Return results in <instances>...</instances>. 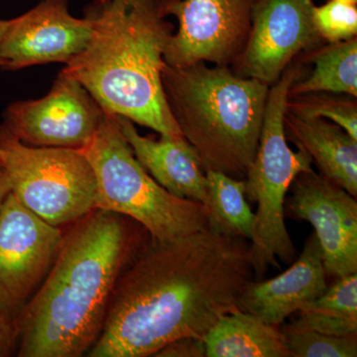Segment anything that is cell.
<instances>
[{
	"mask_svg": "<svg viewBox=\"0 0 357 357\" xmlns=\"http://www.w3.org/2000/svg\"><path fill=\"white\" fill-rule=\"evenodd\" d=\"M250 241L202 230L152 241L122 272L89 357L155 356L184 337L203 340L239 309L252 280Z\"/></svg>",
	"mask_w": 357,
	"mask_h": 357,
	"instance_id": "cell-1",
	"label": "cell"
},
{
	"mask_svg": "<svg viewBox=\"0 0 357 357\" xmlns=\"http://www.w3.org/2000/svg\"><path fill=\"white\" fill-rule=\"evenodd\" d=\"M124 217L96 210L70 225L57 257L17 319L20 357H79L102 333L132 255Z\"/></svg>",
	"mask_w": 357,
	"mask_h": 357,
	"instance_id": "cell-2",
	"label": "cell"
},
{
	"mask_svg": "<svg viewBox=\"0 0 357 357\" xmlns=\"http://www.w3.org/2000/svg\"><path fill=\"white\" fill-rule=\"evenodd\" d=\"M91 36L62 73L77 79L109 114L160 135L182 137L167 103L162 70L174 34L168 0H95Z\"/></svg>",
	"mask_w": 357,
	"mask_h": 357,
	"instance_id": "cell-3",
	"label": "cell"
},
{
	"mask_svg": "<svg viewBox=\"0 0 357 357\" xmlns=\"http://www.w3.org/2000/svg\"><path fill=\"white\" fill-rule=\"evenodd\" d=\"M169 109L204 170L245 178L255 159L270 86L208 63L162 70Z\"/></svg>",
	"mask_w": 357,
	"mask_h": 357,
	"instance_id": "cell-4",
	"label": "cell"
},
{
	"mask_svg": "<svg viewBox=\"0 0 357 357\" xmlns=\"http://www.w3.org/2000/svg\"><path fill=\"white\" fill-rule=\"evenodd\" d=\"M304 76L305 62L296 58L270 86L259 144L245 176L246 199L257 204L250 243L251 263L257 279L270 266L279 268L278 259L290 264L297 258L286 227L284 204L294 178L312 171V162L302 149L295 152L289 146L284 116L291 86Z\"/></svg>",
	"mask_w": 357,
	"mask_h": 357,
	"instance_id": "cell-5",
	"label": "cell"
},
{
	"mask_svg": "<svg viewBox=\"0 0 357 357\" xmlns=\"http://www.w3.org/2000/svg\"><path fill=\"white\" fill-rule=\"evenodd\" d=\"M98 181V208L131 218L152 241H166L208 229L204 204L173 196L134 156L116 114L105 112L91 140L82 148Z\"/></svg>",
	"mask_w": 357,
	"mask_h": 357,
	"instance_id": "cell-6",
	"label": "cell"
},
{
	"mask_svg": "<svg viewBox=\"0 0 357 357\" xmlns=\"http://www.w3.org/2000/svg\"><path fill=\"white\" fill-rule=\"evenodd\" d=\"M0 160L13 196L54 227L98 208V181L81 150L30 146L0 126Z\"/></svg>",
	"mask_w": 357,
	"mask_h": 357,
	"instance_id": "cell-7",
	"label": "cell"
},
{
	"mask_svg": "<svg viewBox=\"0 0 357 357\" xmlns=\"http://www.w3.org/2000/svg\"><path fill=\"white\" fill-rule=\"evenodd\" d=\"M65 232L9 192L0 208V311L17 321L57 257Z\"/></svg>",
	"mask_w": 357,
	"mask_h": 357,
	"instance_id": "cell-8",
	"label": "cell"
},
{
	"mask_svg": "<svg viewBox=\"0 0 357 357\" xmlns=\"http://www.w3.org/2000/svg\"><path fill=\"white\" fill-rule=\"evenodd\" d=\"M258 0H168L178 20L164 61L172 67L210 63L231 67L248 42Z\"/></svg>",
	"mask_w": 357,
	"mask_h": 357,
	"instance_id": "cell-9",
	"label": "cell"
},
{
	"mask_svg": "<svg viewBox=\"0 0 357 357\" xmlns=\"http://www.w3.org/2000/svg\"><path fill=\"white\" fill-rule=\"evenodd\" d=\"M105 112L77 79L61 72L44 98L9 105L2 126L30 146L82 149Z\"/></svg>",
	"mask_w": 357,
	"mask_h": 357,
	"instance_id": "cell-10",
	"label": "cell"
},
{
	"mask_svg": "<svg viewBox=\"0 0 357 357\" xmlns=\"http://www.w3.org/2000/svg\"><path fill=\"white\" fill-rule=\"evenodd\" d=\"M312 0H258L244 50L231 70L271 86L303 53L324 43L312 22Z\"/></svg>",
	"mask_w": 357,
	"mask_h": 357,
	"instance_id": "cell-11",
	"label": "cell"
},
{
	"mask_svg": "<svg viewBox=\"0 0 357 357\" xmlns=\"http://www.w3.org/2000/svg\"><path fill=\"white\" fill-rule=\"evenodd\" d=\"M284 211L311 223L323 253L326 275L335 278L357 273L356 197L314 170L294 178Z\"/></svg>",
	"mask_w": 357,
	"mask_h": 357,
	"instance_id": "cell-12",
	"label": "cell"
},
{
	"mask_svg": "<svg viewBox=\"0 0 357 357\" xmlns=\"http://www.w3.org/2000/svg\"><path fill=\"white\" fill-rule=\"evenodd\" d=\"M88 16L70 15L68 0H42L38 6L11 20L0 41V59L6 69L62 62L67 64L82 53L91 36Z\"/></svg>",
	"mask_w": 357,
	"mask_h": 357,
	"instance_id": "cell-13",
	"label": "cell"
},
{
	"mask_svg": "<svg viewBox=\"0 0 357 357\" xmlns=\"http://www.w3.org/2000/svg\"><path fill=\"white\" fill-rule=\"evenodd\" d=\"M326 276L321 246L312 234L286 271L268 280L246 284L239 298V309L268 325L281 326L291 314L325 292Z\"/></svg>",
	"mask_w": 357,
	"mask_h": 357,
	"instance_id": "cell-14",
	"label": "cell"
},
{
	"mask_svg": "<svg viewBox=\"0 0 357 357\" xmlns=\"http://www.w3.org/2000/svg\"><path fill=\"white\" fill-rule=\"evenodd\" d=\"M134 156L166 191L180 199L208 206V178L194 147L182 137L161 135L159 140L138 132L133 122L117 115Z\"/></svg>",
	"mask_w": 357,
	"mask_h": 357,
	"instance_id": "cell-15",
	"label": "cell"
},
{
	"mask_svg": "<svg viewBox=\"0 0 357 357\" xmlns=\"http://www.w3.org/2000/svg\"><path fill=\"white\" fill-rule=\"evenodd\" d=\"M286 137L311 157L319 174L357 196V140L337 124L286 112Z\"/></svg>",
	"mask_w": 357,
	"mask_h": 357,
	"instance_id": "cell-16",
	"label": "cell"
},
{
	"mask_svg": "<svg viewBox=\"0 0 357 357\" xmlns=\"http://www.w3.org/2000/svg\"><path fill=\"white\" fill-rule=\"evenodd\" d=\"M203 340L206 357H290L278 326L241 309L218 319Z\"/></svg>",
	"mask_w": 357,
	"mask_h": 357,
	"instance_id": "cell-17",
	"label": "cell"
},
{
	"mask_svg": "<svg viewBox=\"0 0 357 357\" xmlns=\"http://www.w3.org/2000/svg\"><path fill=\"white\" fill-rule=\"evenodd\" d=\"M302 58L314 65V70L293 84L289 96L332 93L357 98V37L319 45L303 53Z\"/></svg>",
	"mask_w": 357,
	"mask_h": 357,
	"instance_id": "cell-18",
	"label": "cell"
},
{
	"mask_svg": "<svg viewBox=\"0 0 357 357\" xmlns=\"http://www.w3.org/2000/svg\"><path fill=\"white\" fill-rule=\"evenodd\" d=\"M299 318L284 326L345 337L357 333V273L337 278L316 300L300 310Z\"/></svg>",
	"mask_w": 357,
	"mask_h": 357,
	"instance_id": "cell-19",
	"label": "cell"
},
{
	"mask_svg": "<svg viewBox=\"0 0 357 357\" xmlns=\"http://www.w3.org/2000/svg\"><path fill=\"white\" fill-rule=\"evenodd\" d=\"M208 230L220 236L252 241L256 218L245 196V178L206 171Z\"/></svg>",
	"mask_w": 357,
	"mask_h": 357,
	"instance_id": "cell-20",
	"label": "cell"
},
{
	"mask_svg": "<svg viewBox=\"0 0 357 357\" xmlns=\"http://www.w3.org/2000/svg\"><path fill=\"white\" fill-rule=\"evenodd\" d=\"M286 112L301 116L328 119L357 140V102L354 96L332 93L288 96Z\"/></svg>",
	"mask_w": 357,
	"mask_h": 357,
	"instance_id": "cell-21",
	"label": "cell"
},
{
	"mask_svg": "<svg viewBox=\"0 0 357 357\" xmlns=\"http://www.w3.org/2000/svg\"><path fill=\"white\" fill-rule=\"evenodd\" d=\"M290 357H356V335L337 337L306 330L281 328Z\"/></svg>",
	"mask_w": 357,
	"mask_h": 357,
	"instance_id": "cell-22",
	"label": "cell"
},
{
	"mask_svg": "<svg viewBox=\"0 0 357 357\" xmlns=\"http://www.w3.org/2000/svg\"><path fill=\"white\" fill-rule=\"evenodd\" d=\"M312 22L321 39L326 43L347 41L357 36L356 4L328 0L314 6Z\"/></svg>",
	"mask_w": 357,
	"mask_h": 357,
	"instance_id": "cell-23",
	"label": "cell"
},
{
	"mask_svg": "<svg viewBox=\"0 0 357 357\" xmlns=\"http://www.w3.org/2000/svg\"><path fill=\"white\" fill-rule=\"evenodd\" d=\"M155 356L162 357H203L206 356V347L201 338L184 337L171 342Z\"/></svg>",
	"mask_w": 357,
	"mask_h": 357,
	"instance_id": "cell-24",
	"label": "cell"
},
{
	"mask_svg": "<svg viewBox=\"0 0 357 357\" xmlns=\"http://www.w3.org/2000/svg\"><path fill=\"white\" fill-rule=\"evenodd\" d=\"M17 344V323L0 311V357L11 356Z\"/></svg>",
	"mask_w": 357,
	"mask_h": 357,
	"instance_id": "cell-25",
	"label": "cell"
},
{
	"mask_svg": "<svg viewBox=\"0 0 357 357\" xmlns=\"http://www.w3.org/2000/svg\"><path fill=\"white\" fill-rule=\"evenodd\" d=\"M11 192V184L8 176L4 169L0 166V208L3 204L4 199Z\"/></svg>",
	"mask_w": 357,
	"mask_h": 357,
	"instance_id": "cell-26",
	"label": "cell"
},
{
	"mask_svg": "<svg viewBox=\"0 0 357 357\" xmlns=\"http://www.w3.org/2000/svg\"><path fill=\"white\" fill-rule=\"evenodd\" d=\"M11 20H0V41L3 38L4 35L10 27Z\"/></svg>",
	"mask_w": 357,
	"mask_h": 357,
	"instance_id": "cell-27",
	"label": "cell"
},
{
	"mask_svg": "<svg viewBox=\"0 0 357 357\" xmlns=\"http://www.w3.org/2000/svg\"><path fill=\"white\" fill-rule=\"evenodd\" d=\"M0 67L6 68V62L4 60H2V59H0ZM0 166H1V160H0Z\"/></svg>",
	"mask_w": 357,
	"mask_h": 357,
	"instance_id": "cell-28",
	"label": "cell"
},
{
	"mask_svg": "<svg viewBox=\"0 0 357 357\" xmlns=\"http://www.w3.org/2000/svg\"><path fill=\"white\" fill-rule=\"evenodd\" d=\"M340 1L349 2V3L357 4V0H340Z\"/></svg>",
	"mask_w": 357,
	"mask_h": 357,
	"instance_id": "cell-29",
	"label": "cell"
}]
</instances>
